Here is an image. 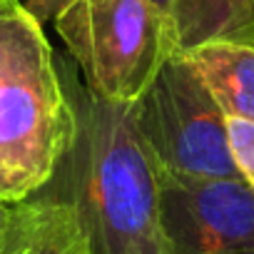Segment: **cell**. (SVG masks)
Listing matches in <instances>:
<instances>
[{"label":"cell","instance_id":"4fadbf2b","mask_svg":"<svg viewBox=\"0 0 254 254\" xmlns=\"http://www.w3.org/2000/svg\"><path fill=\"white\" fill-rule=\"evenodd\" d=\"M150 3H152V5H155L165 18H167V15H170V10H172V3H175V0H150Z\"/></svg>","mask_w":254,"mask_h":254},{"label":"cell","instance_id":"52a82bcc","mask_svg":"<svg viewBox=\"0 0 254 254\" xmlns=\"http://www.w3.org/2000/svg\"><path fill=\"white\" fill-rule=\"evenodd\" d=\"M167 20L177 53L219 40L254 43V0H175Z\"/></svg>","mask_w":254,"mask_h":254},{"label":"cell","instance_id":"3957f363","mask_svg":"<svg viewBox=\"0 0 254 254\" xmlns=\"http://www.w3.org/2000/svg\"><path fill=\"white\" fill-rule=\"evenodd\" d=\"M53 23L85 87L107 102H137L177 55L172 25L150 0H72Z\"/></svg>","mask_w":254,"mask_h":254},{"label":"cell","instance_id":"30bf717a","mask_svg":"<svg viewBox=\"0 0 254 254\" xmlns=\"http://www.w3.org/2000/svg\"><path fill=\"white\" fill-rule=\"evenodd\" d=\"M35 234H38V204L33 199H25V214L18 227V234L13 237L5 254H33L35 252Z\"/></svg>","mask_w":254,"mask_h":254},{"label":"cell","instance_id":"5bb4252c","mask_svg":"<svg viewBox=\"0 0 254 254\" xmlns=\"http://www.w3.org/2000/svg\"><path fill=\"white\" fill-rule=\"evenodd\" d=\"M8 3H15V0H0V5H8Z\"/></svg>","mask_w":254,"mask_h":254},{"label":"cell","instance_id":"9c48e42d","mask_svg":"<svg viewBox=\"0 0 254 254\" xmlns=\"http://www.w3.org/2000/svg\"><path fill=\"white\" fill-rule=\"evenodd\" d=\"M227 130H229V150L237 172L254 190V122L227 117Z\"/></svg>","mask_w":254,"mask_h":254},{"label":"cell","instance_id":"8fae6325","mask_svg":"<svg viewBox=\"0 0 254 254\" xmlns=\"http://www.w3.org/2000/svg\"><path fill=\"white\" fill-rule=\"evenodd\" d=\"M23 214H25V202L10 204V202L0 199V254L8 252L13 237L18 234V227L23 222Z\"/></svg>","mask_w":254,"mask_h":254},{"label":"cell","instance_id":"7a4b0ae2","mask_svg":"<svg viewBox=\"0 0 254 254\" xmlns=\"http://www.w3.org/2000/svg\"><path fill=\"white\" fill-rule=\"evenodd\" d=\"M70 100L43 25L0 5V199L20 204L53 177L70 140Z\"/></svg>","mask_w":254,"mask_h":254},{"label":"cell","instance_id":"ba28073f","mask_svg":"<svg viewBox=\"0 0 254 254\" xmlns=\"http://www.w3.org/2000/svg\"><path fill=\"white\" fill-rule=\"evenodd\" d=\"M30 199L38 204V234L33 254H87L80 232L60 204L43 197Z\"/></svg>","mask_w":254,"mask_h":254},{"label":"cell","instance_id":"6da1fadb","mask_svg":"<svg viewBox=\"0 0 254 254\" xmlns=\"http://www.w3.org/2000/svg\"><path fill=\"white\" fill-rule=\"evenodd\" d=\"M70 100V140L33 197L60 204L87 254H167L160 227V167L150 155L132 105L92 95L75 63L58 58Z\"/></svg>","mask_w":254,"mask_h":254},{"label":"cell","instance_id":"5b68a950","mask_svg":"<svg viewBox=\"0 0 254 254\" xmlns=\"http://www.w3.org/2000/svg\"><path fill=\"white\" fill-rule=\"evenodd\" d=\"M167 254H254V190L242 177L160 172Z\"/></svg>","mask_w":254,"mask_h":254},{"label":"cell","instance_id":"8992f818","mask_svg":"<svg viewBox=\"0 0 254 254\" xmlns=\"http://www.w3.org/2000/svg\"><path fill=\"white\" fill-rule=\"evenodd\" d=\"M199 72L227 117L254 122V43L219 40L180 53Z\"/></svg>","mask_w":254,"mask_h":254},{"label":"cell","instance_id":"277c9868","mask_svg":"<svg viewBox=\"0 0 254 254\" xmlns=\"http://www.w3.org/2000/svg\"><path fill=\"white\" fill-rule=\"evenodd\" d=\"M135 125L160 172L182 177H239L227 115L185 55H172L132 102Z\"/></svg>","mask_w":254,"mask_h":254},{"label":"cell","instance_id":"7c38bea8","mask_svg":"<svg viewBox=\"0 0 254 254\" xmlns=\"http://www.w3.org/2000/svg\"><path fill=\"white\" fill-rule=\"evenodd\" d=\"M72 0H25V10L40 23V25H45V23H50V20H55V15L65 8V5H70Z\"/></svg>","mask_w":254,"mask_h":254}]
</instances>
